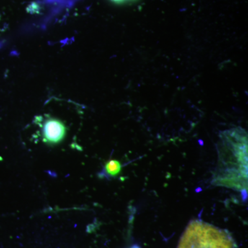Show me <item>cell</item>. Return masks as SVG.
<instances>
[{
    "mask_svg": "<svg viewBox=\"0 0 248 248\" xmlns=\"http://www.w3.org/2000/svg\"><path fill=\"white\" fill-rule=\"evenodd\" d=\"M41 135L46 143H61L67 135V127L62 121L47 116L40 124Z\"/></svg>",
    "mask_w": 248,
    "mask_h": 248,
    "instance_id": "7a4b0ae2",
    "label": "cell"
},
{
    "mask_svg": "<svg viewBox=\"0 0 248 248\" xmlns=\"http://www.w3.org/2000/svg\"><path fill=\"white\" fill-rule=\"evenodd\" d=\"M139 248L138 247H133V248Z\"/></svg>",
    "mask_w": 248,
    "mask_h": 248,
    "instance_id": "5b68a950",
    "label": "cell"
},
{
    "mask_svg": "<svg viewBox=\"0 0 248 248\" xmlns=\"http://www.w3.org/2000/svg\"><path fill=\"white\" fill-rule=\"evenodd\" d=\"M178 248H234L228 233L200 221L191 222Z\"/></svg>",
    "mask_w": 248,
    "mask_h": 248,
    "instance_id": "6da1fadb",
    "label": "cell"
},
{
    "mask_svg": "<svg viewBox=\"0 0 248 248\" xmlns=\"http://www.w3.org/2000/svg\"><path fill=\"white\" fill-rule=\"evenodd\" d=\"M115 4H124V3L129 2V1H136V0H110Z\"/></svg>",
    "mask_w": 248,
    "mask_h": 248,
    "instance_id": "277c9868",
    "label": "cell"
},
{
    "mask_svg": "<svg viewBox=\"0 0 248 248\" xmlns=\"http://www.w3.org/2000/svg\"><path fill=\"white\" fill-rule=\"evenodd\" d=\"M122 170V165L117 160H110L106 164L105 170L108 175L115 177Z\"/></svg>",
    "mask_w": 248,
    "mask_h": 248,
    "instance_id": "3957f363",
    "label": "cell"
}]
</instances>
